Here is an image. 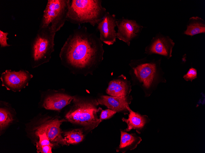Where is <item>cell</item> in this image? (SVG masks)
Segmentation results:
<instances>
[{
	"label": "cell",
	"mask_w": 205,
	"mask_h": 153,
	"mask_svg": "<svg viewBox=\"0 0 205 153\" xmlns=\"http://www.w3.org/2000/svg\"><path fill=\"white\" fill-rule=\"evenodd\" d=\"M102 42L86 27L76 29L61 48L59 57L62 64L72 73L92 75L103 59Z\"/></svg>",
	"instance_id": "obj_1"
},
{
	"label": "cell",
	"mask_w": 205,
	"mask_h": 153,
	"mask_svg": "<svg viewBox=\"0 0 205 153\" xmlns=\"http://www.w3.org/2000/svg\"><path fill=\"white\" fill-rule=\"evenodd\" d=\"M160 62L143 58L131 60L129 64L133 83L140 86L146 97L150 95L160 83L166 82Z\"/></svg>",
	"instance_id": "obj_2"
},
{
	"label": "cell",
	"mask_w": 205,
	"mask_h": 153,
	"mask_svg": "<svg viewBox=\"0 0 205 153\" xmlns=\"http://www.w3.org/2000/svg\"><path fill=\"white\" fill-rule=\"evenodd\" d=\"M72 102L73 105L65 115L68 121L83 126L88 131L95 128L102 122L97 114L102 109L98 107L97 99L75 96Z\"/></svg>",
	"instance_id": "obj_3"
},
{
	"label": "cell",
	"mask_w": 205,
	"mask_h": 153,
	"mask_svg": "<svg viewBox=\"0 0 205 153\" xmlns=\"http://www.w3.org/2000/svg\"><path fill=\"white\" fill-rule=\"evenodd\" d=\"M101 0H72L67 20L74 24L89 23L93 27L103 18L106 9Z\"/></svg>",
	"instance_id": "obj_4"
},
{
	"label": "cell",
	"mask_w": 205,
	"mask_h": 153,
	"mask_svg": "<svg viewBox=\"0 0 205 153\" xmlns=\"http://www.w3.org/2000/svg\"><path fill=\"white\" fill-rule=\"evenodd\" d=\"M56 33L50 27H39L31 43L30 63L32 68L37 67L49 61L54 50Z\"/></svg>",
	"instance_id": "obj_5"
},
{
	"label": "cell",
	"mask_w": 205,
	"mask_h": 153,
	"mask_svg": "<svg viewBox=\"0 0 205 153\" xmlns=\"http://www.w3.org/2000/svg\"><path fill=\"white\" fill-rule=\"evenodd\" d=\"M70 0H48L44 10L39 27H50L56 33L67 20Z\"/></svg>",
	"instance_id": "obj_6"
},
{
	"label": "cell",
	"mask_w": 205,
	"mask_h": 153,
	"mask_svg": "<svg viewBox=\"0 0 205 153\" xmlns=\"http://www.w3.org/2000/svg\"><path fill=\"white\" fill-rule=\"evenodd\" d=\"M33 77V75L25 70L15 71L6 70L1 74L0 79L2 86L7 90L16 92L20 91L28 86Z\"/></svg>",
	"instance_id": "obj_7"
},
{
	"label": "cell",
	"mask_w": 205,
	"mask_h": 153,
	"mask_svg": "<svg viewBox=\"0 0 205 153\" xmlns=\"http://www.w3.org/2000/svg\"><path fill=\"white\" fill-rule=\"evenodd\" d=\"M118 28L117 38L130 46L131 41L137 36L143 27L134 20L122 17L116 21Z\"/></svg>",
	"instance_id": "obj_8"
},
{
	"label": "cell",
	"mask_w": 205,
	"mask_h": 153,
	"mask_svg": "<svg viewBox=\"0 0 205 153\" xmlns=\"http://www.w3.org/2000/svg\"><path fill=\"white\" fill-rule=\"evenodd\" d=\"M116 20L115 14L111 15L107 12L103 19L97 24V28L100 33V40L108 46L113 45L116 41Z\"/></svg>",
	"instance_id": "obj_9"
},
{
	"label": "cell",
	"mask_w": 205,
	"mask_h": 153,
	"mask_svg": "<svg viewBox=\"0 0 205 153\" xmlns=\"http://www.w3.org/2000/svg\"><path fill=\"white\" fill-rule=\"evenodd\" d=\"M65 121L64 119L57 118L48 120L38 128L36 133H45L50 142L62 145H67L61 135L60 128L62 123Z\"/></svg>",
	"instance_id": "obj_10"
},
{
	"label": "cell",
	"mask_w": 205,
	"mask_h": 153,
	"mask_svg": "<svg viewBox=\"0 0 205 153\" xmlns=\"http://www.w3.org/2000/svg\"><path fill=\"white\" fill-rule=\"evenodd\" d=\"M174 45V42L170 38L156 36L145 48V53L148 55L157 54L169 59L172 56V49Z\"/></svg>",
	"instance_id": "obj_11"
},
{
	"label": "cell",
	"mask_w": 205,
	"mask_h": 153,
	"mask_svg": "<svg viewBox=\"0 0 205 153\" xmlns=\"http://www.w3.org/2000/svg\"><path fill=\"white\" fill-rule=\"evenodd\" d=\"M132 99V97L130 95L123 97L102 95L97 100L99 104L105 105L117 112H122L125 114L129 112L126 106L131 104Z\"/></svg>",
	"instance_id": "obj_12"
},
{
	"label": "cell",
	"mask_w": 205,
	"mask_h": 153,
	"mask_svg": "<svg viewBox=\"0 0 205 153\" xmlns=\"http://www.w3.org/2000/svg\"><path fill=\"white\" fill-rule=\"evenodd\" d=\"M75 97L67 94L56 92L45 97L42 107L48 110L60 111L70 104Z\"/></svg>",
	"instance_id": "obj_13"
},
{
	"label": "cell",
	"mask_w": 205,
	"mask_h": 153,
	"mask_svg": "<svg viewBox=\"0 0 205 153\" xmlns=\"http://www.w3.org/2000/svg\"><path fill=\"white\" fill-rule=\"evenodd\" d=\"M131 90L130 82L121 75L109 82L106 92L109 96L123 97L129 95Z\"/></svg>",
	"instance_id": "obj_14"
},
{
	"label": "cell",
	"mask_w": 205,
	"mask_h": 153,
	"mask_svg": "<svg viewBox=\"0 0 205 153\" xmlns=\"http://www.w3.org/2000/svg\"><path fill=\"white\" fill-rule=\"evenodd\" d=\"M126 107L129 112L128 118V119L124 118H122V121L126 122L127 125V128L124 130L128 132L132 129H134L137 133H140L145 124L149 120L148 116L146 115H141L133 111L130 108L129 105L126 106Z\"/></svg>",
	"instance_id": "obj_15"
},
{
	"label": "cell",
	"mask_w": 205,
	"mask_h": 153,
	"mask_svg": "<svg viewBox=\"0 0 205 153\" xmlns=\"http://www.w3.org/2000/svg\"><path fill=\"white\" fill-rule=\"evenodd\" d=\"M142 140L141 138L135 133H129L121 131V139L117 152L125 153L128 150L135 149Z\"/></svg>",
	"instance_id": "obj_16"
},
{
	"label": "cell",
	"mask_w": 205,
	"mask_h": 153,
	"mask_svg": "<svg viewBox=\"0 0 205 153\" xmlns=\"http://www.w3.org/2000/svg\"><path fill=\"white\" fill-rule=\"evenodd\" d=\"M64 139L68 144H76L82 141L84 135L81 129H75L64 133Z\"/></svg>",
	"instance_id": "obj_17"
},
{
	"label": "cell",
	"mask_w": 205,
	"mask_h": 153,
	"mask_svg": "<svg viewBox=\"0 0 205 153\" xmlns=\"http://www.w3.org/2000/svg\"><path fill=\"white\" fill-rule=\"evenodd\" d=\"M205 32L204 24L196 21L191 23L188 25L184 33L187 35L192 36L199 33H204Z\"/></svg>",
	"instance_id": "obj_18"
},
{
	"label": "cell",
	"mask_w": 205,
	"mask_h": 153,
	"mask_svg": "<svg viewBox=\"0 0 205 153\" xmlns=\"http://www.w3.org/2000/svg\"><path fill=\"white\" fill-rule=\"evenodd\" d=\"M13 119L12 115L9 110L6 108L0 109V128L1 130L6 127Z\"/></svg>",
	"instance_id": "obj_19"
},
{
	"label": "cell",
	"mask_w": 205,
	"mask_h": 153,
	"mask_svg": "<svg viewBox=\"0 0 205 153\" xmlns=\"http://www.w3.org/2000/svg\"><path fill=\"white\" fill-rule=\"evenodd\" d=\"M39 138V141L37 143L36 146H41L45 145H49L52 147L54 144L50 142L48 137L45 133H39L37 135Z\"/></svg>",
	"instance_id": "obj_20"
},
{
	"label": "cell",
	"mask_w": 205,
	"mask_h": 153,
	"mask_svg": "<svg viewBox=\"0 0 205 153\" xmlns=\"http://www.w3.org/2000/svg\"><path fill=\"white\" fill-rule=\"evenodd\" d=\"M197 77L196 70L193 68H191L188 71L187 73L184 75L183 78L187 81L192 82L193 80L196 78Z\"/></svg>",
	"instance_id": "obj_21"
},
{
	"label": "cell",
	"mask_w": 205,
	"mask_h": 153,
	"mask_svg": "<svg viewBox=\"0 0 205 153\" xmlns=\"http://www.w3.org/2000/svg\"><path fill=\"white\" fill-rule=\"evenodd\" d=\"M117 112L109 109L102 110L100 115L99 119L102 120L108 119L111 118Z\"/></svg>",
	"instance_id": "obj_22"
},
{
	"label": "cell",
	"mask_w": 205,
	"mask_h": 153,
	"mask_svg": "<svg viewBox=\"0 0 205 153\" xmlns=\"http://www.w3.org/2000/svg\"><path fill=\"white\" fill-rule=\"evenodd\" d=\"M8 33L4 32L0 30V45L1 48L9 46L11 45L8 44L7 40L8 39L7 37Z\"/></svg>",
	"instance_id": "obj_23"
},
{
	"label": "cell",
	"mask_w": 205,
	"mask_h": 153,
	"mask_svg": "<svg viewBox=\"0 0 205 153\" xmlns=\"http://www.w3.org/2000/svg\"><path fill=\"white\" fill-rule=\"evenodd\" d=\"M37 151L38 153H52V147L49 145H45L41 146H36Z\"/></svg>",
	"instance_id": "obj_24"
}]
</instances>
